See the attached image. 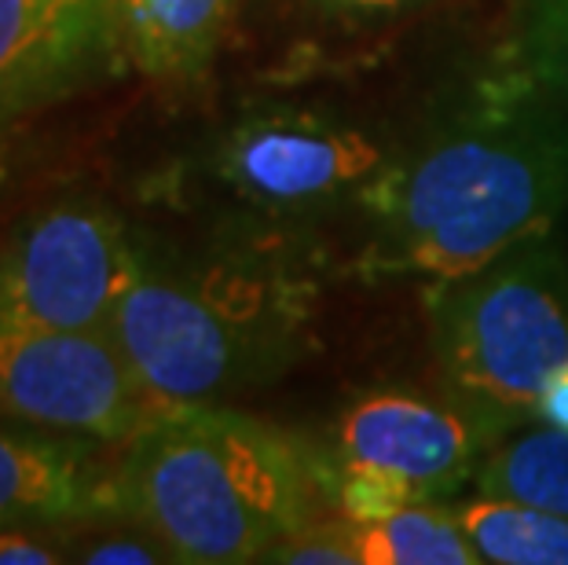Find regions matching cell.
Masks as SVG:
<instances>
[{
  "mask_svg": "<svg viewBox=\"0 0 568 565\" xmlns=\"http://www.w3.org/2000/svg\"><path fill=\"white\" fill-rule=\"evenodd\" d=\"M374 280L480 269L568 218V111L521 59L455 92L359 199Z\"/></svg>",
  "mask_w": 568,
  "mask_h": 565,
  "instance_id": "obj_1",
  "label": "cell"
},
{
  "mask_svg": "<svg viewBox=\"0 0 568 565\" xmlns=\"http://www.w3.org/2000/svg\"><path fill=\"white\" fill-rule=\"evenodd\" d=\"M111 500L191 565L261 562L275 539L326 514L308 441L224 404L154 412L125 441Z\"/></svg>",
  "mask_w": 568,
  "mask_h": 565,
  "instance_id": "obj_2",
  "label": "cell"
},
{
  "mask_svg": "<svg viewBox=\"0 0 568 565\" xmlns=\"http://www.w3.org/2000/svg\"><path fill=\"white\" fill-rule=\"evenodd\" d=\"M308 323L305 272L290 258L239 254L199 269L143 261L106 331L162 412L268 386L305 356Z\"/></svg>",
  "mask_w": 568,
  "mask_h": 565,
  "instance_id": "obj_3",
  "label": "cell"
},
{
  "mask_svg": "<svg viewBox=\"0 0 568 565\" xmlns=\"http://www.w3.org/2000/svg\"><path fill=\"white\" fill-rule=\"evenodd\" d=\"M440 386L499 444L539 418L568 360V250L550 235L422 291Z\"/></svg>",
  "mask_w": 568,
  "mask_h": 565,
  "instance_id": "obj_4",
  "label": "cell"
},
{
  "mask_svg": "<svg viewBox=\"0 0 568 565\" xmlns=\"http://www.w3.org/2000/svg\"><path fill=\"white\" fill-rule=\"evenodd\" d=\"M393 148L345 118L272 107L239 118L216 143L213 176L275 221H316L359 206Z\"/></svg>",
  "mask_w": 568,
  "mask_h": 565,
  "instance_id": "obj_5",
  "label": "cell"
},
{
  "mask_svg": "<svg viewBox=\"0 0 568 565\" xmlns=\"http://www.w3.org/2000/svg\"><path fill=\"white\" fill-rule=\"evenodd\" d=\"M140 269V250L114 210L55 202L0 243V320L106 331Z\"/></svg>",
  "mask_w": 568,
  "mask_h": 565,
  "instance_id": "obj_6",
  "label": "cell"
},
{
  "mask_svg": "<svg viewBox=\"0 0 568 565\" xmlns=\"http://www.w3.org/2000/svg\"><path fill=\"white\" fill-rule=\"evenodd\" d=\"M159 407L111 331L0 320V415L89 444H125Z\"/></svg>",
  "mask_w": 568,
  "mask_h": 565,
  "instance_id": "obj_7",
  "label": "cell"
},
{
  "mask_svg": "<svg viewBox=\"0 0 568 565\" xmlns=\"http://www.w3.org/2000/svg\"><path fill=\"white\" fill-rule=\"evenodd\" d=\"M491 437L452 396L382 386L353 396L312 452L323 463H371L410 477L429 500H452L474 485Z\"/></svg>",
  "mask_w": 568,
  "mask_h": 565,
  "instance_id": "obj_8",
  "label": "cell"
},
{
  "mask_svg": "<svg viewBox=\"0 0 568 565\" xmlns=\"http://www.w3.org/2000/svg\"><path fill=\"white\" fill-rule=\"evenodd\" d=\"M129 67L114 0H0V125Z\"/></svg>",
  "mask_w": 568,
  "mask_h": 565,
  "instance_id": "obj_9",
  "label": "cell"
},
{
  "mask_svg": "<svg viewBox=\"0 0 568 565\" xmlns=\"http://www.w3.org/2000/svg\"><path fill=\"white\" fill-rule=\"evenodd\" d=\"M89 463V441L0 430V525H63L114 507L111 477Z\"/></svg>",
  "mask_w": 568,
  "mask_h": 565,
  "instance_id": "obj_10",
  "label": "cell"
},
{
  "mask_svg": "<svg viewBox=\"0 0 568 565\" xmlns=\"http://www.w3.org/2000/svg\"><path fill=\"white\" fill-rule=\"evenodd\" d=\"M129 67L154 81H187L210 67L246 0H114Z\"/></svg>",
  "mask_w": 568,
  "mask_h": 565,
  "instance_id": "obj_11",
  "label": "cell"
},
{
  "mask_svg": "<svg viewBox=\"0 0 568 565\" xmlns=\"http://www.w3.org/2000/svg\"><path fill=\"white\" fill-rule=\"evenodd\" d=\"M474 485L480 496L531 503L568 518V430L531 423L485 452Z\"/></svg>",
  "mask_w": 568,
  "mask_h": 565,
  "instance_id": "obj_12",
  "label": "cell"
},
{
  "mask_svg": "<svg viewBox=\"0 0 568 565\" xmlns=\"http://www.w3.org/2000/svg\"><path fill=\"white\" fill-rule=\"evenodd\" d=\"M359 565H480L452 500H422L382 522H353Z\"/></svg>",
  "mask_w": 568,
  "mask_h": 565,
  "instance_id": "obj_13",
  "label": "cell"
},
{
  "mask_svg": "<svg viewBox=\"0 0 568 565\" xmlns=\"http://www.w3.org/2000/svg\"><path fill=\"white\" fill-rule=\"evenodd\" d=\"M455 518L491 565H568V518L531 503L477 496L455 503Z\"/></svg>",
  "mask_w": 568,
  "mask_h": 565,
  "instance_id": "obj_14",
  "label": "cell"
},
{
  "mask_svg": "<svg viewBox=\"0 0 568 565\" xmlns=\"http://www.w3.org/2000/svg\"><path fill=\"white\" fill-rule=\"evenodd\" d=\"M514 56L568 111V0H525Z\"/></svg>",
  "mask_w": 568,
  "mask_h": 565,
  "instance_id": "obj_15",
  "label": "cell"
},
{
  "mask_svg": "<svg viewBox=\"0 0 568 565\" xmlns=\"http://www.w3.org/2000/svg\"><path fill=\"white\" fill-rule=\"evenodd\" d=\"M261 562H286V565H359V555L353 547V522L342 518L334 511L320 514L305 525H297L294 533L264 551Z\"/></svg>",
  "mask_w": 568,
  "mask_h": 565,
  "instance_id": "obj_16",
  "label": "cell"
},
{
  "mask_svg": "<svg viewBox=\"0 0 568 565\" xmlns=\"http://www.w3.org/2000/svg\"><path fill=\"white\" fill-rule=\"evenodd\" d=\"M0 562H67V533H59V525L48 522H19V525H0Z\"/></svg>",
  "mask_w": 568,
  "mask_h": 565,
  "instance_id": "obj_17",
  "label": "cell"
},
{
  "mask_svg": "<svg viewBox=\"0 0 568 565\" xmlns=\"http://www.w3.org/2000/svg\"><path fill=\"white\" fill-rule=\"evenodd\" d=\"M536 423L554 426V430H568V360L558 375L550 379V386L539 396V418Z\"/></svg>",
  "mask_w": 568,
  "mask_h": 565,
  "instance_id": "obj_18",
  "label": "cell"
},
{
  "mask_svg": "<svg viewBox=\"0 0 568 565\" xmlns=\"http://www.w3.org/2000/svg\"><path fill=\"white\" fill-rule=\"evenodd\" d=\"M326 4L345 8V11H400L410 0H326Z\"/></svg>",
  "mask_w": 568,
  "mask_h": 565,
  "instance_id": "obj_19",
  "label": "cell"
},
{
  "mask_svg": "<svg viewBox=\"0 0 568 565\" xmlns=\"http://www.w3.org/2000/svg\"><path fill=\"white\" fill-rule=\"evenodd\" d=\"M11 180V125H0V188Z\"/></svg>",
  "mask_w": 568,
  "mask_h": 565,
  "instance_id": "obj_20",
  "label": "cell"
}]
</instances>
